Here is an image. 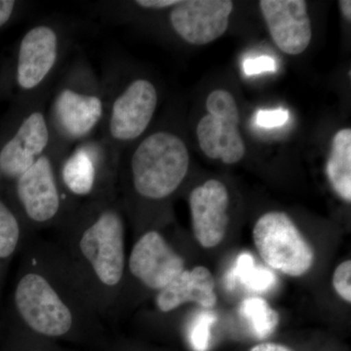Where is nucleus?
Returning <instances> with one entry per match:
<instances>
[{
  "instance_id": "39448f33",
  "label": "nucleus",
  "mask_w": 351,
  "mask_h": 351,
  "mask_svg": "<svg viewBox=\"0 0 351 351\" xmlns=\"http://www.w3.org/2000/svg\"><path fill=\"white\" fill-rule=\"evenodd\" d=\"M101 80L105 117L99 137L121 154L149 130L158 107V90L145 77L122 80L112 66Z\"/></svg>"
},
{
  "instance_id": "4be33fe9",
  "label": "nucleus",
  "mask_w": 351,
  "mask_h": 351,
  "mask_svg": "<svg viewBox=\"0 0 351 351\" xmlns=\"http://www.w3.org/2000/svg\"><path fill=\"white\" fill-rule=\"evenodd\" d=\"M20 351H66L56 341L41 338L19 327L18 331Z\"/></svg>"
},
{
  "instance_id": "7ed1b4c3",
  "label": "nucleus",
  "mask_w": 351,
  "mask_h": 351,
  "mask_svg": "<svg viewBox=\"0 0 351 351\" xmlns=\"http://www.w3.org/2000/svg\"><path fill=\"white\" fill-rule=\"evenodd\" d=\"M191 156L186 143L175 132L158 129L120 154L117 191L125 210L137 203L159 204L177 193L186 179Z\"/></svg>"
},
{
  "instance_id": "aec40b11",
  "label": "nucleus",
  "mask_w": 351,
  "mask_h": 351,
  "mask_svg": "<svg viewBox=\"0 0 351 351\" xmlns=\"http://www.w3.org/2000/svg\"><path fill=\"white\" fill-rule=\"evenodd\" d=\"M239 313L248 321L252 332L258 339L269 338L278 325V313L263 298L245 299L240 304Z\"/></svg>"
},
{
  "instance_id": "9b49d317",
  "label": "nucleus",
  "mask_w": 351,
  "mask_h": 351,
  "mask_svg": "<svg viewBox=\"0 0 351 351\" xmlns=\"http://www.w3.org/2000/svg\"><path fill=\"white\" fill-rule=\"evenodd\" d=\"M208 114L196 126L201 151L213 160L234 165L243 159L246 145L239 132V108L233 95L216 89L206 99Z\"/></svg>"
},
{
  "instance_id": "2eb2a0df",
  "label": "nucleus",
  "mask_w": 351,
  "mask_h": 351,
  "mask_svg": "<svg viewBox=\"0 0 351 351\" xmlns=\"http://www.w3.org/2000/svg\"><path fill=\"white\" fill-rule=\"evenodd\" d=\"M258 6L270 36L280 51L298 56L307 49L313 38V27L306 1L262 0Z\"/></svg>"
},
{
  "instance_id": "20e7f679",
  "label": "nucleus",
  "mask_w": 351,
  "mask_h": 351,
  "mask_svg": "<svg viewBox=\"0 0 351 351\" xmlns=\"http://www.w3.org/2000/svg\"><path fill=\"white\" fill-rule=\"evenodd\" d=\"M46 114L53 140L61 149L99 136L105 117V92L86 60L78 58L66 69Z\"/></svg>"
},
{
  "instance_id": "6ab92c4d",
  "label": "nucleus",
  "mask_w": 351,
  "mask_h": 351,
  "mask_svg": "<svg viewBox=\"0 0 351 351\" xmlns=\"http://www.w3.org/2000/svg\"><path fill=\"white\" fill-rule=\"evenodd\" d=\"M31 237L19 215L0 196V265L9 263Z\"/></svg>"
},
{
  "instance_id": "cd10ccee",
  "label": "nucleus",
  "mask_w": 351,
  "mask_h": 351,
  "mask_svg": "<svg viewBox=\"0 0 351 351\" xmlns=\"http://www.w3.org/2000/svg\"><path fill=\"white\" fill-rule=\"evenodd\" d=\"M250 351H293L288 348V346L281 345V343H258L251 348Z\"/></svg>"
},
{
  "instance_id": "1a4fd4ad",
  "label": "nucleus",
  "mask_w": 351,
  "mask_h": 351,
  "mask_svg": "<svg viewBox=\"0 0 351 351\" xmlns=\"http://www.w3.org/2000/svg\"><path fill=\"white\" fill-rule=\"evenodd\" d=\"M253 239L263 262L286 276H304L315 262L313 246L284 212L262 215L254 226Z\"/></svg>"
},
{
  "instance_id": "f3484780",
  "label": "nucleus",
  "mask_w": 351,
  "mask_h": 351,
  "mask_svg": "<svg viewBox=\"0 0 351 351\" xmlns=\"http://www.w3.org/2000/svg\"><path fill=\"white\" fill-rule=\"evenodd\" d=\"M326 174L332 191L351 202V129H341L335 134L326 164Z\"/></svg>"
},
{
  "instance_id": "f8f14e48",
  "label": "nucleus",
  "mask_w": 351,
  "mask_h": 351,
  "mask_svg": "<svg viewBox=\"0 0 351 351\" xmlns=\"http://www.w3.org/2000/svg\"><path fill=\"white\" fill-rule=\"evenodd\" d=\"M186 269V260L157 228H147L127 256L123 284L158 293ZM122 289V288H121Z\"/></svg>"
},
{
  "instance_id": "a211bd4d",
  "label": "nucleus",
  "mask_w": 351,
  "mask_h": 351,
  "mask_svg": "<svg viewBox=\"0 0 351 351\" xmlns=\"http://www.w3.org/2000/svg\"><path fill=\"white\" fill-rule=\"evenodd\" d=\"M226 287L232 289L237 284L255 292H267L276 287L277 278L274 271L256 263L255 258L248 252L240 254L234 265L226 276Z\"/></svg>"
},
{
  "instance_id": "5701e85b",
  "label": "nucleus",
  "mask_w": 351,
  "mask_h": 351,
  "mask_svg": "<svg viewBox=\"0 0 351 351\" xmlns=\"http://www.w3.org/2000/svg\"><path fill=\"white\" fill-rule=\"evenodd\" d=\"M332 287L343 301L351 302V262L345 261L335 269L332 278Z\"/></svg>"
},
{
  "instance_id": "0eeeda50",
  "label": "nucleus",
  "mask_w": 351,
  "mask_h": 351,
  "mask_svg": "<svg viewBox=\"0 0 351 351\" xmlns=\"http://www.w3.org/2000/svg\"><path fill=\"white\" fill-rule=\"evenodd\" d=\"M119 160L120 154L99 136L78 143L60 157L62 188L77 205L119 193Z\"/></svg>"
},
{
  "instance_id": "4468645a",
  "label": "nucleus",
  "mask_w": 351,
  "mask_h": 351,
  "mask_svg": "<svg viewBox=\"0 0 351 351\" xmlns=\"http://www.w3.org/2000/svg\"><path fill=\"white\" fill-rule=\"evenodd\" d=\"M189 207L196 241L205 249L218 246L230 223V193L226 184L211 179L195 186L189 193Z\"/></svg>"
},
{
  "instance_id": "c85d7f7f",
  "label": "nucleus",
  "mask_w": 351,
  "mask_h": 351,
  "mask_svg": "<svg viewBox=\"0 0 351 351\" xmlns=\"http://www.w3.org/2000/svg\"><path fill=\"white\" fill-rule=\"evenodd\" d=\"M339 9L343 14V17L346 18L348 22L351 21V1L350 0H341L339 2Z\"/></svg>"
},
{
  "instance_id": "f257e3e1",
  "label": "nucleus",
  "mask_w": 351,
  "mask_h": 351,
  "mask_svg": "<svg viewBox=\"0 0 351 351\" xmlns=\"http://www.w3.org/2000/svg\"><path fill=\"white\" fill-rule=\"evenodd\" d=\"M32 239L14 289L19 327L56 343L100 337L104 318L63 251L55 241Z\"/></svg>"
},
{
  "instance_id": "a878e982",
  "label": "nucleus",
  "mask_w": 351,
  "mask_h": 351,
  "mask_svg": "<svg viewBox=\"0 0 351 351\" xmlns=\"http://www.w3.org/2000/svg\"><path fill=\"white\" fill-rule=\"evenodd\" d=\"M181 0H137L133 1V5L136 8L147 12H162L173 8L180 3Z\"/></svg>"
},
{
  "instance_id": "6e6552de",
  "label": "nucleus",
  "mask_w": 351,
  "mask_h": 351,
  "mask_svg": "<svg viewBox=\"0 0 351 351\" xmlns=\"http://www.w3.org/2000/svg\"><path fill=\"white\" fill-rule=\"evenodd\" d=\"M66 43L63 29L51 22L32 25L21 38L14 77L29 101L44 96L63 60Z\"/></svg>"
},
{
  "instance_id": "bb28decb",
  "label": "nucleus",
  "mask_w": 351,
  "mask_h": 351,
  "mask_svg": "<svg viewBox=\"0 0 351 351\" xmlns=\"http://www.w3.org/2000/svg\"><path fill=\"white\" fill-rule=\"evenodd\" d=\"M17 6L18 2L13 0H0V27L11 20Z\"/></svg>"
},
{
  "instance_id": "f03ea898",
  "label": "nucleus",
  "mask_w": 351,
  "mask_h": 351,
  "mask_svg": "<svg viewBox=\"0 0 351 351\" xmlns=\"http://www.w3.org/2000/svg\"><path fill=\"white\" fill-rule=\"evenodd\" d=\"M58 246L101 317L112 316L125 274V212L119 193L82 203L57 230Z\"/></svg>"
},
{
  "instance_id": "ddd939ff",
  "label": "nucleus",
  "mask_w": 351,
  "mask_h": 351,
  "mask_svg": "<svg viewBox=\"0 0 351 351\" xmlns=\"http://www.w3.org/2000/svg\"><path fill=\"white\" fill-rule=\"evenodd\" d=\"M232 11L230 0H181L168 10V23L184 43L207 45L228 31Z\"/></svg>"
},
{
  "instance_id": "423d86ee",
  "label": "nucleus",
  "mask_w": 351,
  "mask_h": 351,
  "mask_svg": "<svg viewBox=\"0 0 351 351\" xmlns=\"http://www.w3.org/2000/svg\"><path fill=\"white\" fill-rule=\"evenodd\" d=\"M66 149L56 144L21 175L12 186L14 206L32 235L58 230L80 206L64 193L59 179V160Z\"/></svg>"
},
{
  "instance_id": "dca6fc26",
  "label": "nucleus",
  "mask_w": 351,
  "mask_h": 351,
  "mask_svg": "<svg viewBox=\"0 0 351 351\" xmlns=\"http://www.w3.org/2000/svg\"><path fill=\"white\" fill-rule=\"evenodd\" d=\"M198 304L204 309L213 308L217 304L215 279L205 267L186 269L156 293L154 304L157 311L168 314L186 304Z\"/></svg>"
},
{
  "instance_id": "9d476101",
  "label": "nucleus",
  "mask_w": 351,
  "mask_h": 351,
  "mask_svg": "<svg viewBox=\"0 0 351 351\" xmlns=\"http://www.w3.org/2000/svg\"><path fill=\"white\" fill-rule=\"evenodd\" d=\"M44 97L27 101L13 133L0 147V182L13 184L54 145Z\"/></svg>"
},
{
  "instance_id": "412c9836",
  "label": "nucleus",
  "mask_w": 351,
  "mask_h": 351,
  "mask_svg": "<svg viewBox=\"0 0 351 351\" xmlns=\"http://www.w3.org/2000/svg\"><path fill=\"white\" fill-rule=\"evenodd\" d=\"M217 321L216 314L203 311L191 320L189 327V341L195 351H207L211 339V330Z\"/></svg>"
},
{
  "instance_id": "b1692460",
  "label": "nucleus",
  "mask_w": 351,
  "mask_h": 351,
  "mask_svg": "<svg viewBox=\"0 0 351 351\" xmlns=\"http://www.w3.org/2000/svg\"><path fill=\"white\" fill-rule=\"evenodd\" d=\"M288 119V112L283 110H261L256 117L258 126L272 128L283 125Z\"/></svg>"
},
{
  "instance_id": "393cba45",
  "label": "nucleus",
  "mask_w": 351,
  "mask_h": 351,
  "mask_svg": "<svg viewBox=\"0 0 351 351\" xmlns=\"http://www.w3.org/2000/svg\"><path fill=\"white\" fill-rule=\"evenodd\" d=\"M276 64L272 58L258 57L245 61L244 71L248 75H258L265 71H276Z\"/></svg>"
}]
</instances>
